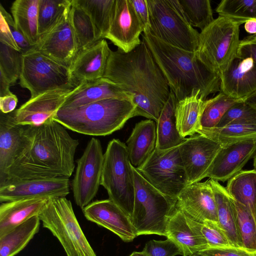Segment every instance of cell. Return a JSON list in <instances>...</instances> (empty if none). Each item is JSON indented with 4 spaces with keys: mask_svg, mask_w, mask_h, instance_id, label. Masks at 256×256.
<instances>
[{
    "mask_svg": "<svg viewBox=\"0 0 256 256\" xmlns=\"http://www.w3.org/2000/svg\"><path fill=\"white\" fill-rule=\"evenodd\" d=\"M79 141L52 118L35 126L30 148L0 178V186L32 178L71 176Z\"/></svg>",
    "mask_w": 256,
    "mask_h": 256,
    "instance_id": "7a4b0ae2",
    "label": "cell"
},
{
    "mask_svg": "<svg viewBox=\"0 0 256 256\" xmlns=\"http://www.w3.org/2000/svg\"><path fill=\"white\" fill-rule=\"evenodd\" d=\"M130 256H149L144 251L142 252H134Z\"/></svg>",
    "mask_w": 256,
    "mask_h": 256,
    "instance_id": "11a10c76",
    "label": "cell"
},
{
    "mask_svg": "<svg viewBox=\"0 0 256 256\" xmlns=\"http://www.w3.org/2000/svg\"><path fill=\"white\" fill-rule=\"evenodd\" d=\"M104 155L100 141L92 138L77 160L72 188L76 204L82 210L90 204L100 185Z\"/></svg>",
    "mask_w": 256,
    "mask_h": 256,
    "instance_id": "7c38bea8",
    "label": "cell"
},
{
    "mask_svg": "<svg viewBox=\"0 0 256 256\" xmlns=\"http://www.w3.org/2000/svg\"><path fill=\"white\" fill-rule=\"evenodd\" d=\"M38 5L39 0H16L10 8L16 28L32 46L39 39Z\"/></svg>",
    "mask_w": 256,
    "mask_h": 256,
    "instance_id": "f546056e",
    "label": "cell"
},
{
    "mask_svg": "<svg viewBox=\"0 0 256 256\" xmlns=\"http://www.w3.org/2000/svg\"><path fill=\"white\" fill-rule=\"evenodd\" d=\"M38 216L42 226L58 238L67 256H96L80 226L70 201L66 197L50 198Z\"/></svg>",
    "mask_w": 256,
    "mask_h": 256,
    "instance_id": "9c48e42d",
    "label": "cell"
},
{
    "mask_svg": "<svg viewBox=\"0 0 256 256\" xmlns=\"http://www.w3.org/2000/svg\"><path fill=\"white\" fill-rule=\"evenodd\" d=\"M86 218L130 242L138 236L130 218L110 199L91 202L82 210Z\"/></svg>",
    "mask_w": 256,
    "mask_h": 256,
    "instance_id": "ffe728a7",
    "label": "cell"
},
{
    "mask_svg": "<svg viewBox=\"0 0 256 256\" xmlns=\"http://www.w3.org/2000/svg\"><path fill=\"white\" fill-rule=\"evenodd\" d=\"M70 180L66 178L17 180L0 186V202L28 198L66 197L70 193Z\"/></svg>",
    "mask_w": 256,
    "mask_h": 256,
    "instance_id": "2e32d148",
    "label": "cell"
},
{
    "mask_svg": "<svg viewBox=\"0 0 256 256\" xmlns=\"http://www.w3.org/2000/svg\"><path fill=\"white\" fill-rule=\"evenodd\" d=\"M144 32L130 0H116L110 30L106 38L127 53L140 44V36Z\"/></svg>",
    "mask_w": 256,
    "mask_h": 256,
    "instance_id": "e0dca14e",
    "label": "cell"
},
{
    "mask_svg": "<svg viewBox=\"0 0 256 256\" xmlns=\"http://www.w3.org/2000/svg\"><path fill=\"white\" fill-rule=\"evenodd\" d=\"M254 170L256 171V154L254 158Z\"/></svg>",
    "mask_w": 256,
    "mask_h": 256,
    "instance_id": "9f6ffc18",
    "label": "cell"
},
{
    "mask_svg": "<svg viewBox=\"0 0 256 256\" xmlns=\"http://www.w3.org/2000/svg\"><path fill=\"white\" fill-rule=\"evenodd\" d=\"M182 14L192 26L202 30L214 20L209 0H178Z\"/></svg>",
    "mask_w": 256,
    "mask_h": 256,
    "instance_id": "74e56055",
    "label": "cell"
},
{
    "mask_svg": "<svg viewBox=\"0 0 256 256\" xmlns=\"http://www.w3.org/2000/svg\"><path fill=\"white\" fill-rule=\"evenodd\" d=\"M135 110L131 101L106 99L78 106H62L53 119L81 134L105 136L121 129L134 116Z\"/></svg>",
    "mask_w": 256,
    "mask_h": 256,
    "instance_id": "277c9868",
    "label": "cell"
},
{
    "mask_svg": "<svg viewBox=\"0 0 256 256\" xmlns=\"http://www.w3.org/2000/svg\"><path fill=\"white\" fill-rule=\"evenodd\" d=\"M254 216H255V219L256 220V203L255 208H254Z\"/></svg>",
    "mask_w": 256,
    "mask_h": 256,
    "instance_id": "680465c9",
    "label": "cell"
},
{
    "mask_svg": "<svg viewBox=\"0 0 256 256\" xmlns=\"http://www.w3.org/2000/svg\"><path fill=\"white\" fill-rule=\"evenodd\" d=\"M236 57L251 58L256 62V34L247 36L240 40Z\"/></svg>",
    "mask_w": 256,
    "mask_h": 256,
    "instance_id": "bcb514c9",
    "label": "cell"
},
{
    "mask_svg": "<svg viewBox=\"0 0 256 256\" xmlns=\"http://www.w3.org/2000/svg\"><path fill=\"white\" fill-rule=\"evenodd\" d=\"M176 207L194 220L218 222L214 193L210 180L188 184L178 194Z\"/></svg>",
    "mask_w": 256,
    "mask_h": 256,
    "instance_id": "d6986e66",
    "label": "cell"
},
{
    "mask_svg": "<svg viewBox=\"0 0 256 256\" xmlns=\"http://www.w3.org/2000/svg\"><path fill=\"white\" fill-rule=\"evenodd\" d=\"M136 170L158 190L175 200L188 185L179 146L163 150L156 148L146 162Z\"/></svg>",
    "mask_w": 256,
    "mask_h": 256,
    "instance_id": "8fae6325",
    "label": "cell"
},
{
    "mask_svg": "<svg viewBox=\"0 0 256 256\" xmlns=\"http://www.w3.org/2000/svg\"><path fill=\"white\" fill-rule=\"evenodd\" d=\"M22 66V54L0 42V74L11 85L20 78Z\"/></svg>",
    "mask_w": 256,
    "mask_h": 256,
    "instance_id": "b9f144b4",
    "label": "cell"
},
{
    "mask_svg": "<svg viewBox=\"0 0 256 256\" xmlns=\"http://www.w3.org/2000/svg\"><path fill=\"white\" fill-rule=\"evenodd\" d=\"M39 216H34L0 236V256H14L22 250L40 226Z\"/></svg>",
    "mask_w": 256,
    "mask_h": 256,
    "instance_id": "d6a6232c",
    "label": "cell"
},
{
    "mask_svg": "<svg viewBox=\"0 0 256 256\" xmlns=\"http://www.w3.org/2000/svg\"><path fill=\"white\" fill-rule=\"evenodd\" d=\"M225 188L234 200L250 208L254 216L256 171L254 169L241 170L228 180Z\"/></svg>",
    "mask_w": 256,
    "mask_h": 256,
    "instance_id": "836d02e7",
    "label": "cell"
},
{
    "mask_svg": "<svg viewBox=\"0 0 256 256\" xmlns=\"http://www.w3.org/2000/svg\"><path fill=\"white\" fill-rule=\"evenodd\" d=\"M103 77L133 96L134 116L158 121L170 90L144 41L127 53L111 50Z\"/></svg>",
    "mask_w": 256,
    "mask_h": 256,
    "instance_id": "6da1fadb",
    "label": "cell"
},
{
    "mask_svg": "<svg viewBox=\"0 0 256 256\" xmlns=\"http://www.w3.org/2000/svg\"><path fill=\"white\" fill-rule=\"evenodd\" d=\"M220 91L236 100H246L256 93V62L236 58L220 74Z\"/></svg>",
    "mask_w": 256,
    "mask_h": 256,
    "instance_id": "7402d4cb",
    "label": "cell"
},
{
    "mask_svg": "<svg viewBox=\"0 0 256 256\" xmlns=\"http://www.w3.org/2000/svg\"><path fill=\"white\" fill-rule=\"evenodd\" d=\"M110 98L126 100L132 102L134 97L118 85L102 77L80 83L67 97L62 106H78Z\"/></svg>",
    "mask_w": 256,
    "mask_h": 256,
    "instance_id": "d4e9b609",
    "label": "cell"
},
{
    "mask_svg": "<svg viewBox=\"0 0 256 256\" xmlns=\"http://www.w3.org/2000/svg\"><path fill=\"white\" fill-rule=\"evenodd\" d=\"M241 24L219 16L199 33L196 54L211 70L220 74L236 58Z\"/></svg>",
    "mask_w": 256,
    "mask_h": 256,
    "instance_id": "52a82bcc",
    "label": "cell"
},
{
    "mask_svg": "<svg viewBox=\"0 0 256 256\" xmlns=\"http://www.w3.org/2000/svg\"><path fill=\"white\" fill-rule=\"evenodd\" d=\"M74 88L52 90L30 98L14 111L16 123L36 126L53 118Z\"/></svg>",
    "mask_w": 256,
    "mask_h": 256,
    "instance_id": "ac0fdd59",
    "label": "cell"
},
{
    "mask_svg": "<svg viewBox=\"0 0 256 256\" xmlns=\"http://www.w3.org/2000/svg\"><path fill=\"white\" fill-rule=\"evenodd\" d=\"M10 86L12 85L8 80L2 74H0V97L12 94L10 90Z\"/></svg>",
    "mask_w": 256,
    "mask_h": 256,
    "instance_id": "f5cc1de1",
    "label": "cell"
},
{
    "mask_svg": "<svg viewBox=\"0 0 256 256\" xmlns=\"http://www.w3.org/2000/svg\"><path fill=\"white\" fill-rule=\"evenodd\" d=\"M244 100H236L220 92L206 100L200 120V128H211L218 124L226 111L234 104Z\"/></svg>",
    "mask_w": 256,
    "mask_h": 256,
    "instance_id": "8d00e7d4",
    "label": "cell"
},
{
    "mask_svg": "<svg viewBox=\"0 0 256 256\" xmlns=\"http://www.w3.org/2000/svg\"><path fill=\"white\" fill-rule=\"evenodd\" d=\"M246 31L251 34H256V20H250L244 23Z\"/></svg>",
    "mask_w": 256,
    "mask_h": 256,
    "instance_id": "db71d44e",
    "label": "cell"
},
{
    "mask_svg": "<svg viewBox=\"0 0 256 256\" xmlns=\"http://www.w3.org/2000/svg\"><path fill=\"white\" fill-rule=\"evenodd\" d=\"M0 11L2 12L5 16L8 22L14 38L20 48L21 53L24 54L32 48L33 46L29 44L24 35L18 30L13 18L4 8L1 4H0Z\"/></svg>",
    "mask_w": 256,
    "mask_h": 256,
    "instance_id": "c3c4849f",
    "label": "cell"
},
{
    "mask_svg": "<svg viewBox=\"0 0 256 256\" xmlns=\"http://www.w3.org/2000/svg\"><path fill=\"white\" fill-rule=\"evenodd\" d=\"M202 232L210 248L232 246L226 234L218 222H204L202 224Z\"/></svg>",
    "mask_w": 256,
    "mask_h": 256,
    "instance_id": "ee69618b",
    "label": "cell"
},
{
    "mask_svg": "<svg viewBox=\"0 0 256 256\" xmlns=\"http://www.w3.org/2000/svg\"><path fill=\"white\" fill-rule=\"evenodd\" d=\"M206 101L196 94L177 102L175 109L176 124L182 137L192 136L200 128V120Z\"/></svg>",
    "mask_w": 256,
    "mask_h": 256,
    "instance_id": "4dcf8cb0",
    "label": "cell"
},
{
    "mask_svg": "<svg viewBox=\"0 0 256 256\" xmlns=\"http://www.w3.org/2000/svg\"><path fill=\"white\" fill-rule=\"evenodd\" d=\"M216 12L219 16L242 24L248 20H256V0H222Z\"/></svg>",
    "mask_w": 256,
    "mask_h": 256,
    "instance_id": "ab89813d",
    "label": "cell"
},
{
    "mask_svg": "<svg viewBox=\"0 0 256 256\" xmlns=\"http://www.w3.org/2000/svg\"><path fill=\"white\" fill-rule=\"evenodd\" d=\"M34 129L17 124L14 112H0V178L30 148Z\"/></svg>",
    "mask_w": 256,
    "mask_h": 256,
    "instance_id": "4fadbf2b",
    "label": "cell"
},
{
    "mask_svg": "<svg viewBox=\"0 0 256 256\" xmlns=\"http://www.w3.org/2000/svg\"><path fill=\"white\" fill-rule=\"evenodd\" d=\"M135 12L141 22L144 32L149 30V11L147 0H130Z\"/></svg>",
    "mask_w": 256,
    "mask_h": 256,
    "instance_id": "f907efd6",
    "label": "cell"
},
{
    "mask_svg": "<svg viewBox=\"0 0 256 256\" xmlns=\"http://www.w3.org/2000/svg\"><path fill=\"white\" fill-rule=\"evenodd\" d=\"M18 98L16 95L12 94L0 97V110L4 114H9L15 110Z\"/></svg>",
    "mask_w": 256,
    "mask_h": 256,
    "instance_id": "816d5d0a",
    "label": "cell"
},
{
    "mask_svg": "<svg viewBox=\"0 0 256 256\" xmlns=\"http://www.w3.org/2000/svg\"><path fill=\"white\" fill-rule=\"evenodd\" d=\"M70 6L56 24L39 38L36 44L32 47L34 50L68 66L78 52L77 40L70 17Z\"/></svg>",
    "mask_w": 256,
    "mask_h": 256,
    "instance_id": "5bb4252c",
    "label": "cell"
},
{
    "mask_svg": "<svg viewBox=\"0 0 256 256\" xmlns=\"http://www.w3.org/2000/svg\"><path fill=\"white\" fill-rule=\"evenodd\" d=\"M72 0H39V38L50 30L70 7Z\"/></svg>",
    "mask_w": 256,
    "mask_h": 256,
    "instance_id": "f35d334b",
    "label": "cell"
},
{
    "mask_svg": "<svg viewBox=\"0 0 256 256\" xmlns=\"http://www.w3.org/2000/svg\"><path fill=\"white\" fill-rule=\"evenodd\" d=\"M50 198H28L2 202L0 206V236L34 216H38Z\"/></svg>",
    "mask_w": 256,
    "mask_h": 256,
    "instance_id": "4316f807",
    "label": "cell"
},
{
    "mask_svg": "<svg viewBox=\"0 0 256 256\" xmlns=\"http://www.w3.org/2000/svg\"><path fill=\"white\" fill-rule=\"evenodd\" d=\"M125 144L112 139L104 155L100 179L109 199L119 206L130 218L135 196L134 174Z\"/></svg>",
    "mask_w": 256,
    "mask_h": 256,
    "instance_id": "8992f818",
    "label": "cell"
},
{
    "mask_svg": "<svg viewBox=\"0 0 256 256\" xmlns=\"http://www.w3.org/2000/svg\"><path fill=\"white\" fill-rule=\"evenodd\" d=\"M197 133L210 138L224 148L244 141H256V123L235 122L223 127L200 128Z\"/></svg>",
    "mask_w": 256,
    "mask_h": 256,
    "instance_id": "1f68e13d",
    "label": "cell"
},
{
    "mask_svg": "<svg viewBox=\"0 0 256 256\" xmlns=\"http://www.w3.org/2000/svg\"><path fill=\"white\" fill-rule=\"evenodd\" d=\"M254 256H256V254H255V255H254Z\"/></svg>",
    "mask_w": 256,
    "mask_h": 256,
    "instance_id": "91938a15",
    "label": "cell"
},
{
    "mask_svg": "<svg viewBox=\"0 0 256 256\" xmlns=\"http://www.w3.org/2000/svg\"><path fill=\"white\" fill-rule=\"evenodd\" d=\"M70 17L77 40L78 51L86 49L98 41L91 18L76 0H72Z\"/></svg>",
    "mask_w": 256,
    "mask_h": 256,
    "instance_id": "d590c367",
    "label": "cell"
},
{
    "mask_svg": "<svg viewBox=\"0 0 256 256\" xmlns=\"http://www.w3.org/2000/svg\"><path fill=\"white\" fill-rule=\"evenodd\" d=\"M256 151V141L250 140L222 148L206 177L224 182L240 171Z\"/></svg>",
    "mask_w": 256,
    "mask_h": 256,
    "instance_id": "603a6c76",
    "label": "cell"
},
{
    "mask_svg": "<svg viewBox=\"0 0 256 256\" xmlns=\"http://www.w3.org/2000/svg\"><path fill=\"white\" fill-rule=\"evenodd\" d=\"M132 168L135 196L131 221L137 236L156 234L166 236L168 220L176 200L162 194L136 169Z\"/></svg>",
    "mask_w": 256,
    "mask_h": 256,
    "instance_id": "5b68a950",
    "label": "cell"
},
{
    "mask_svg": "<svg viewBox=\"0 0 256 256\" xmlns=\"http://www.w3.org/2000/svg\"><path fill=\"white\" fill-rule=\"evenodd\" d=\"M202 224L176 207L168 220L166 237L181 248L183 256H192L210 248Z\"/></svg>",
    "mask_w": 256,
    "mask_h": 256,
    "instance_id": "44dd1931",
    "label": "cell"
},
{
    "mask_svg": "<svg viewBox=\"0 0 256 256\" xmlns=\"http://www.w3.org/2000/svg\"><path fill=\"white\" fill-rule=\"evenodd\" d=\"M217 208L218 222L232 246L243 248L238 229L237 212L234 199L218 181L210 179Z\"/></svg>",
    "mask_w": 256,
    "mask_h": 256,
    "instance_id": "83f0119b",
    "label": "cell"
},
{
    "mask_svg": "<svg viewBox=\"0 0 256 256\" xmlns=\"http://www.w3.org/2000/svg\"><path fill=\"white\" fill-rule=\"evenodd\" d=\"M221 146L210 138L198 134L190 136L179 146V150L188 184L200 182L208 172Z\"/></svg>",
    "mask_w": 256,
    "mask_h": 256,
    "instance_id": "9a60e30c",
    "label": "cell"
},
{
    "mask_svg": "<svg viewBox=\"0 0 256 256\" xmlns=\"http://www.w3.org/2000/svg\"><path fill=\"white\" fill-rule=\"evenodd\" d=\"M192 256H206L204 254H203L201 252H197V253L194 254Z\"/></svg>",
    "mask_w": 256,
    "mask_h": 256,
    "instance_id": "6f0895ef",
    "label": "cell"
},
{
    "mask_svg": "<svg viewBox=\"0 0 256 256\" xmlns=\"http://www.w3.org/2000/svg\"><path fill=\"white\" fill-rule=\"evenodd\" d=\"M235 122L256 123V107L245 100L240 101L226 111L216 127H223Z\"/></svg>",
    "mask_w": 256,
    "mask_h": 256,
    "instance_id": "7bdbcfd3",
    "label": "cell"
},
{
    "mask_svg": "<svg viewBox=\"0 0 256 256\" xmlns=\"http://www.w3.org/2000/svg\"><path fill=\"white\" fill-rule=\"evenodd\" d=\"M110 50L104 39L79 50L69 66L73 80L79 84L103 77Z\"/></svg>",
    "mask_w": 256,
    "mask_h": 256,
    "instance_id": "cb8c5ba5",
    "label": "cell"
},
{
    "mask_svg": "<svg viewBox=\"0 0 256 256\" xmlns=\"http://www.w3.org/2000/svg\"><path fill=\"white\" fill-rule=\"evenodd\" d=\"M208 256H254L256 252H250L244 248L234 246L209 248L200 252Z\"/></svg>",
    "mask_w": 256,
    "mask_h": 256,
    "instance_id": "7dc6e473",
    "label": "cell"
},
{
    "mask_svg": "<svg viewBox=\"0 0 256 256\" xmlns=\"http://www.w3.org/2000/svg\"><path fill=\"white\" fill-rule=\"evenodd\" d=\"M178 102L198 94L204 100L208 96L220 91L219 74L211 70L195 52L168 44L149 31L142 35Z\"/></svg>",
    "mask_w": 256,
    "mask_h": 256,
    "instance_id": "3957f363",
    "label": "cell"
},
{
    "mask_svg": "<svg viewBox=\"0 0 256 256\" xmlns=\"http://www.w3.org/2000/svg\"><path fill=\"white\" fill-rule=\"evenodd\" d=\"M0 14V42L20 52V48L14 38L5 16L1 11Z\"/></svg>",
    "mask_w": 256,
    "mask_h": 256,
    "instance_id": "681fc988",
    "label": "cell"
},
{
    "mask_svg": "<svg viewBox=\"0 0 256 256\" xmlns=\"http://www.w3.org/2000/svg\"><path fill=\"white\" fill-rule=\"evenodd\" d=\"M147 2L150 32L168 44L195 52L199 32L186 20L178 0H147Z\"/></svg>",
    "mask_w": 256,
    "mask_h": 256,
    "instance_id": "ba28073f",
    "label": "cell"
},
{
    "mask_svg": "<svg viewBox=\"0 0 256 256\" xmlns=\"http://www.w3.org/2000/svg\"><path fill=\"white\" fill-rule=\"evenodd\" d=\"M149 256H175L184 253L181 248L173 240H152L147 242L142 250Z\"/></svg>",
    "mask_w": 256,
    "mask_h": 256,
    "instance_id": "f6af8a7d",
    "label": "cell"
},
{
    "mask_svg": "<svg viewBox=\"0 0 256 256\" xmlns=\"http://www.w3.org/2000/svg\"><path fill=\"white\" fill-rule=\"evenodd\" d=\"M156 122L152 120L136 123L126 142L129 159L136 169L140 168L156 148Z\"/></svg>",
    "mask_w": 256,
    "mask_h": 256,
    "instance_id": "484cf974",
    "label": "cell"
},
{
    "mask_svg": "<svg viewBox=\"0 0 256 256\" xmlns=\"http://www.w3.org/2000/svg\"><path fill=\"white\" fill-rule=\"evenodd\" d=\"M234 200L242 247L250 252H256V220L250 208Z\"/></svg>",
    "mask_w": 256,
    "mask_h": 256,
    "instance_id": "60d3db41",
    "label": "cell"
},
{
    "mask_svg": "<svg viewBox=\"0 0 256 256\" xmlns=\"http://www.w3.org/2000/svg\"><path fill=\"white\" fill-rule=\"evenodd\" d=\"M19 79L20 85L30 92V98L52 90L74 88L78 85L72 78L69 66L32 48L22 54Z\"/></svg>",
    "mask_w": 256,
    "mask_h": 256,
    "instance_id": "30bf717a",
    "label": "cell"
},
{
    "mask_svg": "<svg viewBox=\"0 0 256 256\" xmlns=\"http://www.w3.org/2000/svg\"><path fill=\"white\" fill-rule=\"evenodd\" d=\"M90 16L98 40L106 38L110 30L116 0H76Z\"/></svg>",
    "mask_w": 256,
    "mask_h": 256,
    "instance_id": "e575fe53",
    "label": "cell"
},
{
    "mask_svg": "<svg viewBox=\"0 0 256 256\" xmlns=\"http://www.w3.org/2000/svg\"><path fill=\"white\" fill-rule=\"evenodd\" d=\"M177 99L170 90V96L156 122V149L163 150L180 146L186 138L182 137L176 124L175 109Z\"/></svg>",
    "mask_w": 256,
    "mask_h": 256,
    "instance_id": "f1b7e54d",
    "label": "cell"
}]
</instances>
